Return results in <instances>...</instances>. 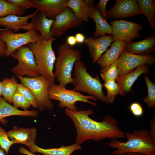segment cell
Instances as JSON below:
<instances>
[{"mask_svg": "<svg viewBox=\"0 0 155 155\" xmlns=\"http://www.w3.org/2000/svg\"><path fill=\"white\" fill-rule=\"evenodd\" d=\"M65 112L75 127V142L78 144L81 145L88 140L97 142L106 139L111 140L125 137V132L119 127L118 121L111 115L106 116L99 122L89 116L94 113L91 109L71 110L66 108Z\"/></svg>", "mask_w": 155, "mask_h": 155, "instance_id": "6da1fadb", "label": "cell"}, {"mask_svg": "<svg viewBox=\"0 0 155 155\" xmlns=\"http://www.w3.org/2000/svg\"><path fill=\"white\" fill-rule=\"evenodd\" d=\"M125 137L127 141L121 142L116 139L107 143L114 150L113 155H122L129 152L139 153L146 155H155V140L152 137L148 130H134L132 133L126 131Z\"/></svg>", "mask_w": 155, "mask_h": 155, "instance_id": "7a4b0ae2", "label": "cell"}, {"mask_svg": "<svg viewBox=\"0 0 155 155\" xmlns=\"http://www.w3.org/2000/svg\"><path fill=\"white\" fill-rule=\"evenodd\" d=\"M56 39L53 37L48 40L43 38L39 34L36 42L28 44L32 51L40 75L55 83L53 70L56 58L52 48Z\"/></svg>", "mask_w": 155, "mask_h": 155, "instance_id": "3957f363", "label": "cell"}, {"mask_svg": "<svg viewBox=\"0 0 155 155\" xmlns=\"http://www.w3.org/2000/svg\"><path fill=\"white\" fill-rule=\"evenodd\" d=\"M85 64L81 60L75 64L72 83L74 90L86 93L107 104H109L102 90L103 84L100 80L99 76L92 77L88 72Z\"/></svg>", "mask_w": 155, "mask_h": 155, "instance_id": "277c9868", "label": "cell"}, {"mask_svg": "<svg viewBox=\"0 0 155 155\" xmlns=\"http://www.w3.org/2000/svg\"><path fill=\"white\" fill-rule=\"evenodd\" d=\"M57 53L54 76L59 85L65 87L72 83V71L76 62L81 60L82 55L79 50L73 48L66 42L59 46Z\"/></svg>", "mask_w": 155, "mask_h": 155, "instance_id": "5b68a950", "label": "cell"}, {"mask_svg": "<svg viewBox=\"0 0 155 155\" xmlns=\"http://www.w3.org/2000/svg\"><path fill=\"white\" fill-rule=\"evenodd\" d=\"M48 94L50 100H56L59 102L58 105L61 109L65 107L71 110H78L75 105L77 102L88 103L94 106L97 105L96 103L89 100H91L96 101V99L94 97L82 94L80 92L73 89H67L59 84H51L48 88Z\"/></svg>", "mask_w": 155, "mask_h": 155, "instance_id": "8992f818", "label": "cell"}, {"mask_svg": "<svg viewBox=\"0 0 155 155\" xmlns=\"http://www.w3.org/2000/svg\"><path fill=\"white\" fill-rule=\"evenodd\" d=\"M16 76L21 83L26 86L34 95L38 103V108L40 111L53 109V104L49 99L48 94L49 88L53 84L50 80L41 75L32 78Z\"/></svg>", "mask_w": 155, "mask_h": 155, "instance_id": "52a82bcc", "label": "cell"}, {"mask_svg": "<svg viewBox=\"0 0 155 155\" xmlns=\"http://www.w3.org/2000/svg\"><path fill=\"white\" fill-rule=\"evenodd\" d=\"M10 56L18 61V64L11 70L16 75L23 77L26 75L32 78L40 75L33 53L28 46L19 47Z\"/></svg>", "mask_w": 155, "mask_h": 155, "instance_id": "ba28073f", "label": "cell"}, {"mask_svg": "<svg viewBox=\"0 0 155 155\" xmlns=\"http://www.w3.org/2000/svg\"><path fill=\"white\" fill-rule=\"evenodd\" d=\"M39 35L37 30L34 28L24 33H14L11 29L0 32V37L5 42L7 46L5 56L9 57L19 47L36 42Z\"/></svg>", "mask_w": 155, "mask_h": 155, "instance_id": "9c48e42d", "label": "cell"}, {"mask_svg": "<svg viewBox=\"0 0 155 155\" xmlns=\"http://www.w3.org/2000/svg\"><path fill=\"white\" fill-rule=\"evenodd\" d=\"M111 24L113 41L123 40L129 43L135 38L140 37V32L143 26L138 23L121 20L112 21Z\"/></svg>", "mask_w": 155, "mask_h": 155, "instance_id": "30bf717a", "label": "cell"}, {"mask_svg": "<svg viewBox=\"0 0 155 155\" xmlns=\"http://www.w3.org/2000/svg\"><path fill=\"white\" fill-rule=\"evenodd\" d=\"M116 62L118 75L120 76L131 71L142 65H153L155 59L153 55H137L124 50Z\"/></svg>", "mask_w": 155, "mask_h": 155, "instance_id": "8fae6325", "label": "cell"}, {"mask_svg": "<svg viewBox=\"0 0 155 155\" xmlns=\"http://www.w3.org/2000/svg\"><path fill=\"white\" fill-rule=\"evenodd\" d=\"M55 18L51 31L53 36L56 37L61 36L71 28L80 26L84 22L77 18L68 7Z\"/></svg>", "mask_w": 155, "mask_h": 155, "instance_id": "7c38bea8", "label": "cell"}, {"mask_svg": "<svg viewBox=\"0 0 155 155\" xmlns=\"http://www.w3.org/2000/svg\"><path fill=\"white\" fill-rule=\"evenodd\" d=\"M106 13L107 18L114 20L141 14L136 0H117L115 5Z\"/></svg>", "mask_w": 155, "mask_h": 155, "instance_id": "4fadbf2b", "label": "cell"}, {"mask_svg": "<svg viewBox=\"0 0 155 155\" xmlns=\"http://www.w3.org/2000/svg\"><path fill=\"white\" fill-rule=\"evenodd\" d=\"M150 73L149 67L146 64L142 65L127 73L119 76L116 80L120 92L119 95L124 96L131 91V87L138 77L143 74Z\"/></svg>", "mask_w": 155, "mask_h": 155, "instance_id": "5bb4252c", "label": "cell"}, {"mask_svg": "<svg viewBox=\"0 0 155 155\" xmlns=\"http://www.w3.org/2000/svg\"><path fill=\"white\" fill-rule=\"evenodd\" d=\"M113 41L112 36L104 35L96 38L90 37L86 38L84 43L88 46L92 62H96L100 56L111 46Z\"/></svg>", "mask_w": 155, "mask_h": 155, "instance_id": "9a60e30c", "label": "cell"}, {"mask_svg": "<svg viewBox=\"0 0 155 155\" xmlns=\"http://www.w3.org/2000/svg\"><path fill=\"white\" fill-rule=\"evenodd\" d=\"M39 10H36L32 13L25 16H19L11 14L5 16L0 17V26L5 28L11 29L15 33L20 29L29 30L33 28L31 22H28L29 19L32 18Z\"/></svg>", "mask_w": 155, "mask_h": 155, "instance_id": "2e32d148", "label": "cell"}, {"mask_svg": "<svg viewBox=\"0 0 155 155\" xmlns=\"http://www.w3.org/2000/svg\"><path fill=\"white\" fill-rule=\"evenodd\" d=\"M10 139L15 143L21 144L32 146L35 143L37 137V131L34 127L30 128L19 127L14 126L12 129L7 132Z\"/></svg>", "mask_w": 155, "mask_h": 155, "instance_id": "e0dca14e", "label": "cell"}, {"mask_svg": "<svg viewBox=\"0 0 155 155\" xmlns=\"http://www.w3.org/2000/svg\"><path fill=\"white\" fill-rule=\"evenodd\" d=\"M68 0H34L37 9L50 19L54 18L67 7Z\"/></svg>", "mask_w": 155, "mask_h": 155, "instance_id": "ac0fdd59", "label": "cell"}, {"mask_svg": "<svg viewBox=\"0 0 155 155\" xmlns=\"http://www.w3.org/2000/svg\"><path fill=\"white\" fill-rule=\"evenodd\" d=\"M126 42L123 40L114 41L111 47L100 57L97 63L102 69L116 62L124 50Z\"/></svg>", "mask_w": 155, "mask_h": 155, "instance_id": "d6986e66", "label": "cell"}, {"mask_svg": "<svg viewBox=\"0 0 155 155\" xmlns=\"http://www.w3.org/2000/svg\"><path fill=\"white\" fill-rule=\"evenodd\" d=\"M155 49V34L152 33L145 39L139 41L126 43L124 50L140 55H151Z\"/></svg>", "mask_w": 155, "mask_h": 155, "instance_id": "ffe728a7", "label": "cell"}, {"mask_svg": "<svg viewBox=\"0 0 155 155\" xmlns=\"http://www.w3.org/2000/svg\"><path fill=\"white\" fill-rule=\"evenodd\" d=\"M54 19L48 18L43 13L39 11L32 18L30 22L33 28L39 31L44 39L48 40L53 37L51 31Z\"/></svg>", "mask_w": 155, "mask_h": 155, "instance_id": "44dd1931", "label": "cell"}, {"mask_svg": "<svg viewBox=\"0 0 155 155\" xmlns=\"http://www.w3.org/2000/svg\"><path fill=\"white\" fill-rule=\"evenodd\" d=\"M39 115L36 110L22 111L18 109L6 102L0 96V122L3 124H6L7 121L4 118L6 117L19 116L36 117Z\"/></svg>", "mask_w": 155, "mask_h": 155, "instance_id": "7402d4cb", "label": "cell"}, {"mask_svg": "<svg viewBox=\"0 0 155 155\" xmlns=\"http://www.w3.org/2000/svg\"><path fill=\"white\" fill-rule=\"evenodd\" d=\"M88 17V19H92L96 24V28L93 37L112 34V26L102 17L99 10L94 6L89 8Z\"/></svg>", "mask_w": 155, "mask_h": 155, "instance_id": "603a6c76", "label": "cell"}, {"mask_svg": "<svg viewBox=\"0 0 155 155\" xmlns=\"http://www.w3.org/2000/svg\"><path fill=\"white\" fill-rule=\"evenodd\" d=\"M28 148L30 151L34 153L38 152L44 155H71L75 150L81 149L82 147L80 145L75 143L69 146H61L59 148L45 149L35 144Z\"/></svg>", "mask_w": 155, "mask_h": 155, "instance_id": "cb8c5ba5", "label": "cell"}, {"mask_svg": "<svg viewBox=\"0 0 155 155\" xmlns=\"http://www.w3.org/2000/svg\"><path fill=\"white\" fill-rule=\"evenodd\" d=\"M140 11L149 21L151 29L155 30V4L153 0H137Z\"/></svg>", "mask_w": 155, "mask_h": 155, "instance_id": "d4e9b609", "label": "cell"}, {"mask_svg": "<svg viewBox=\"0 0 155 155\" xmlns=\"http://www.w3.org/2000/svg\"><path fill=\"white\" fill-rule=\"evenodd\" d=\"M67 7L73 11L76 17L83 22L88 21V13L89 7L83 0H69Z\"/></svg>", "mask_w": 155, "mask_h": 155, "instance_id": "484cf974", "label": "cell"}, {"mask_svg": "<svg viewBox=\"0 0 155 155\" xmlns=\"http://www.w3.org/2000/svg\"><path fill=\"white\" fill-rule=\"evenodd\" d=\"M2 95L4 100L9 104L12 103L13 97L17 90L18 84L15 75L10 78H4L2 81Z\"/></svg>", "mask_w": 155, "mask_h": 155, "instance_id": "4316f807", "label": "cell"}, {"mask_svg": "<svg viewBox=\"0 0 155 155\" xmlns=\"http://www.w3.org/2000/svg\"><path fill=\"white\" fill-rule=\"evenodd\" d=\"M25 10L9 3L7 0H0V17L14 14L23 16Z\"/></svg>", "mask_w": 155, "mask_h": 155, "instance_id": "83f0119b", "label": "cell"}, {"mask_svg": "<svg viewBox=\"0 0 155 155\" xmlns=\"http://www.w3.org/2000/svg\"><path fill=\"white\" fill-rule=\"evenodd\" d=\"M143 77L148 90V95L144 98L143 101L147 104L148 108H154L155 106V84L151 81L146 75Z\"/></svg>", "mask_w": 155, "mask_h": 155, "instance_id": "f1b7e54d", "label": "cell"}, {"mask_svg": "<svg viewBox=\"0 0 155 155\" xmlns=\"http://www.w3.org/2000/svg\"><path fill=\"white\" fill-rule=\"evenodd\" d=\"M103 86L105 87L107 91L106 98L109 104H113L115 96L119 94L120 88L118 84L115 80H110L104 82Z\"/></svg>", "mask_w": 155, "mask_h": 155, "instance_id": "f546056e", "label": "cell"}, {"mask_svg": "<svg viewBox=\"0 0 155 155\" xmlns=\"http://www.w3.org/2000/svg\"><path fill=\"white\" fill-rule=\"evenodd\" d=\"M116 61L100 70V75L104 82L115 80L119 76Z\"/></svg>", "mask_w": 155, "mask_h": 155, "instance_id": "4dcf8cb0", "label": "cell"}, {"mask_svg": "<svg viewBox=\"0 0 155 155\" xmlns=\"http://www.w3.org/2000/svg\"><path fill=\"white\" fill-rule=\"evenodd\" d=\"M12 101L14 107H21L24 111L28 110L31 105L30 102L17 90L13 97Z\"/></svg>", "mask_w": 155, "mask_h": 155, "instance_id": "1f68e13d", "label": "cell"}, {"mask_svg": "<svg viewBox=\"0 0 155 155\" xmlns=\"http://www.w3.org/2000/svg\"><path fill=\"white\" fill-rule=\"evenodd\" d=\"M17 90L20 92L30 103L31 105L35 108H38V106L37 102L31 91L25 85L18 84Z\"/></svg>", "mask_w": 155, "mask_h": 155, "instance_id": "d6a6232c", "label": "cell"}, {"mask_svg": "<svg viewBox=\"0 0 155 155\" xmlns=\"http://www.w3.org/2000/svg\"><path fill=\"white\" fill-rule=\"evenodd\" d=\"M14 143L9 139L7 132L0 127V147L4 150L7 154L11 146Z\"/></svg>", "mask_w": 155, "mask_h": 155, "instance_id": "836d02e7", "label": "cell"}, {"mask_svg": "<svg viewBox=\"0 0 155 155\" xmlns=\"http://www.w3.org/2000/svg\"><path fill=\"white\" fill-rule=\"evenodd\" d=\"M7 1L25 10L32 7L37 9V6L34 0H7Z\"/></svg>", "mask_w": 155, "mask_h": 155, "instance_id": "e575fe53", "label": "cell"}, {"mask_svg": "<svg viewBox=\"0 0 155 155\" xmlns=\"http://www.w3.org/2000/svg\"><path fill=\"white\" fill-rule=\"evenodd\" d=\"M129 109L132 113L137 117H141L143 113V110L140 104L137 102H134L131 104Z\"/></svg>", "mask_w": 155, "mask_h": 155, "instance_id": "d590c367", "label": "cell"}, {"mask_svg": "<svg viewBox=\"0 0 155 155\" xmlns=\"http://www.w3.org/2000/svg\"><path fill=\"white\" fill-rule=\"evenodd\" d=\"M109 1L108 0H100L96 7L99 10L102 17L105 20L107 18L106 10V6Z\"/></svg>", "mask_w": 155, "mask_h": 155, "instance_id": "8d00e7d4", "label": "cell"}, {"mask_svg": "<svg viewBox=\"0 0 155 155\" xmlns=\"http://www.w3.org/2000/svg\"><path fill=\"white\" fill-rule=\"evenodd\" d=\"M150 130L149 131L150 135L155 140V117L150 120Z\"/></svg>", "mask_w": 155, "mask_h": 155, "instance_id": "74e56055", "label": "cell"}, {"mask_svg": "<svg viewBox=\"0 0 155 155\" xmlns=\"http://www.w3.org/2000/svg\"><path fill=\"white\" fill-rule=\"evenodd\" d=\"M7 49L6 43L0 37V55L1 56H5Z\"/></svg>", "mask_w": 155, "mask_h": 155, "instance_id": "f35d334b", "label": "cell"}, {"mask_svg": "<svg viewBox=\"0 0 155 155\" xmlns=\"http://www.w3.org/2000/svg\"><path fill=\"white\" fill-rule=\"evenodd\" d=\"M75 36L77 43L82 44L84 42L86 38L84 35L82 33H77Z\"/></svg>", "mask_w": 155, "mask_h": 155, "instance_id": "ab89813d", "label": "cell"}, {"mask_svg": "<svg viewBox=\"0 0 155 155\" xmlns=\"http://www.w3.org/2000/svg\"><path fill=\"white\" fill-rule=\"evenodd\" d=\"M66 42L71 47L75 45L77 43L75 36L72 35L68 36Z\"/></svg>", "mask_w": 155, "mask_h": 155, "instance_id": "60d3db41", "label": "cell"}, {"mask_svg": "<svg viewBox=\"0 0 155 155\" xmlns=\"http://www.w3.org/2000/svg\"><path fill=\"white\" fill-rule=\"evenodd\" d=\"M19 152L20 154L26 155H38L35 154L34 153L30 151H29L22 146H21L20 148Z\"/></svg>", "mask_w": 155, "mask_h": 155, "instance_id": "b9f144b4", "label": "cell"}, {"mask_svg": "<svg viewBox=\"0 0 155 155\" xmlns=\"http://www.w3.org/2000/svg\"><path fill=\"white\" fill-rule=\"evenodd\" d=\"M94 0H84L83 1L86 5L89 7H91L94 6Z\"/></svg>", "mask_w": 155, "mask_h": 155, "instance_id": "7bdbcfd3", "label": "cell"}, {"mask_svg": "<svg viewBox=\"0 0 155 155\" xmlns=\"http://www.w3.org/2000/svg\"><path fill=\"white\" fill-rule=\"evenodd\" d=\"M122 155H146L145 154L139 153L129 152L125 153Z\"/></svg>", "mask_w": 155, "mask_h": 155, "instance_id": "ee69618b", "label": "cell"}, {"mask_svg": "<svg viewBox=\"0 0 155 155\" xmlns=\"http://www.w3.org/2000/svg\"><path fill=\"white\" fill-rule=\"evenodd\" d=\"M2 81H0V96L2 95Z\"/></svg>", "mask_w": 155, "mask_h": 155, "instance_id": "f6af8a7d", "label": "cell"}, {"mask_svg": "<svg viewBox=\"0 0 155 155\" xmlns=\"http://www.w3.org/2000/svg\"><path fill=\"white\" fill-rule=\"evenodd\" d=\"M0 155H6L5 153L4 150L0 147Z\"/></svg>", "mask_w": 155, "mask_h": 155, "instance_id": "bcb514c9", "label": "cell"}, {"mask_svg": "<svg viewBox=\"0 0 155 155\" xmlns=\"http://www.w3.org/2000/svg\"><path fill=\"white\" fill-rule=\"evenodd\" d=\"M9 29L8 28H5L4 29H0V32L3 31H4V30H9Z\"/></svg>", "mask_w": 155, "mask_h": 155, "instance_id": "7dc6e473", "label": "cell"}]
</instances>
